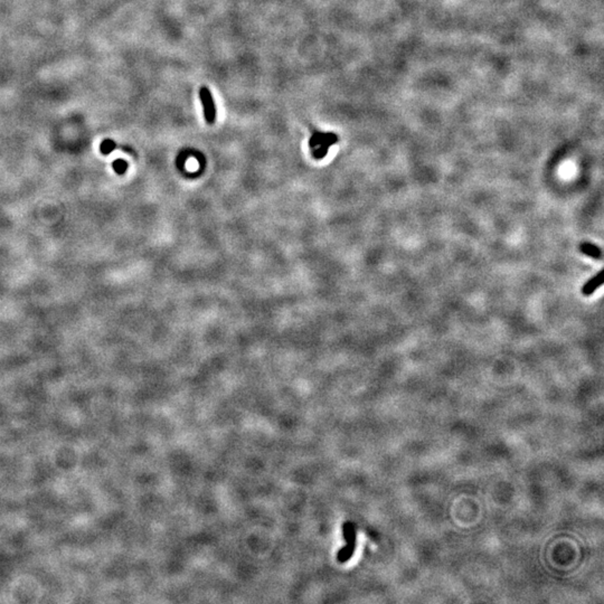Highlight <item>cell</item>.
Masks as SVG:
<instances>
[{
	"label": "cell",
	"mask_w": 604,
	"mask_h": 604,
	"mask_svg": "<svg viewBox=\"0 0 604 604\" xmlns=\"http://www.w3.org/2000/svg\"><path fill=\"white\" fill-rule=\"evenodd\" d=\"M342 536L343 539L346 540L347 544L345 546L339 550L337 554V559L339 563H346L354 555L355 547H356V531L353 523L346 522L342 525Z\"/></svg>",
	"instance_id": "1"
},
{
	"label": "cell",
	"mask_w": 604,
	"mask_h": 604,
	"mask_svg": "<svg viewBox=\"0 0 604 604\" xmlns=\"http://www.w3.org/2000/svg\"><path fill=\"white\" fill-rule=\"evenodd\" d=\"M337 141L338 137L334 133H314L310 140V147L313 148L314 157L315 159H321L328 152L330 145Z\"/></svg>",
	"instance_id": "2"
},
{
	"label": "cell",
	"mask_w": 604,
	"mask_h": 604,
	"mask_svg": "<svg viewBox=\"0 0 604 604\" xmlns=\"http://www.w3.org/2000/svg\"><path fill=\"white\" fill-rule=\"evenodd\" d=\"M199 98L204 106L205 119H206L208 124H213L216 118V108L211 91H209L206 86H203V88L199 90Z\"/></svg>",
	"instance_id": "3"
},
{
	"label": "cell",
	"mask_w": 604,
	"mask_h": 604,
	"mask_svg": "<svg viewBox=\"0 0 604 604\" xmlns=\"http://www.w3.org/2000/svg\"><path fill=\"white\" fill-rule=\"evenodd\" d=\"M602 283H603V271H600L598 274H595L593 278L590 279L589 281L584 284L582 288L583 295L589 297V295L593 294L594 292L602 286Z\"/></svg>",
	"instance_id": "4"
},
{
	"label": "cell",
	"mask_w": 604,
	"mask_h": 604,
	"mask_svg": "<svg viewBox=\"0 0 604 604\" xmlns=\"http://www.w3.org/2000/svg\"><path fill=\"white\" fill-rule=\"evenodd\" d=\"M580 250H581L583 254L590 256V258L592 259H595V260L602 259V250L593 243H589V242L582 243L581 246H580Z\"/></svg>",
	"instance_id": "5"
},
{
	"label": "cell",
	"mask_w": 604,
	"mask_h": 604,
	"mask_svg": "<svg viewBox=\"0 0 604 604\" xmlns=\"http://www.w3.org/2000/svg\"><path fill=\"white\" fill-rule=\"evenodd\" d=\"M112 166H113L114 170H116L118 173H123L128 168V164L125 163L124 160H121V159H118L114 161Z\"/></svg>",
	"instance_id": "6"
},
{
	"label": "cell",
	"mask_w": 604,
	"mask_h": 604,
	"mask_svg": "<svg viewBox=\"0 0 604 604\" xmlns=\"http://www.w3.org/2000/svg\"><path fill=\"white\" fill-rule=\"evenodd\" d=\"M116 149V144L112 140H105L102 142L101 145V151L105 153V155H108L112 151V150Z\"/></svg>",
	"instance_id": "7"
}]
</instances>
